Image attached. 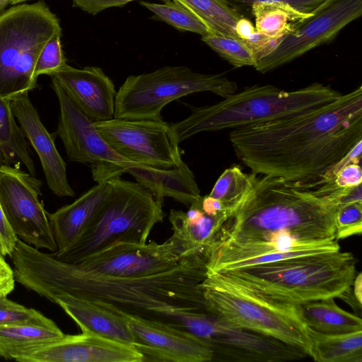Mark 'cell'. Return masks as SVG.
Returning a JSON list of instances; mask_svg holds the SVG:
<instances>
[{
	"label": "cell",
	"instance_id": "6",
	"mask_svg": "<svg viewBox=\"0 0 362 362\" xmlns=\"http://www.w3.org/2000/svg\"><path fill=\"white\" fill-rule=\"evenodd\" d=\"M107 181L110 194L90 224L66 248L50 253L53 257L77 264L115 245H143L163 221V204L139 183L120 176Z\"/></svg>",
	"mask_w": 362,
	"mask_h": 362
},
{
	"label": "cell",
	"instance_id": "38",
	"mask_svg": "<svg viewBox=\"0 0 362 362\" xmlns=\"http://www.w3.org/2000/svg\"><path fill=\"white\" fill-rule=\"evenodd\" d=\"M134 1L141 0H72L74 7L95 16L108 8L124 6L125 4ZM147 1V0H146ZM165 2L169 0H157Z\"/></svg>",
	"mask_w": 362,
	"mask_h": 362
},
{
	"label": "cell",
	"instance_id": "30",
	"mask_svg": "<svg viewBox=\"0 0 362 362\" xmlns=\"http://www.w3.org/2000/svg\"><path fill=\"white\" fill-rule=\"evenodd\" d=\"M139 3L151 11L155 19L165 22L176 29L195 33L201 36L212 34L199 18L172 0L161 4L146 0L139 1Z\"/></svg>",
	"mask_w": 362,
	"mask_h": 362
},
{
	"label": "cell",
	"instance_id": "42",
	"mask_svg": "<svg viewBox=\"0 0 362 362\" xmlns=\"http://www.w3.org/2000/svg\"><path fill=\"white\" fill-rule=\"evenodd\" d=\"M354 290L353 294L358 301V303L361 305L362 300V274L360 272L356 275L354 281Z\"/></svg>",
	"mask_w": 362,
	"mask_h": 362
},
{
	"label": "cell",
	"instance_id": "19",
	"mask_svg": "<svg viewBox=\"0 0 362 362\" xmlns=\"http://www.w3.org/2000/svg\"><path fill=\"white\" fill-rule=\"evenodd\" d=\"M50 76L57 80L70 99L93 122L114 117L117 91L101 68L78 69L66 64Z\"/></svg>",
	"mask_w": 362,
	"mask_h": 362
},
{
	"label": "cell",
	"instance_id": "5",
	"mask_svg": "<svg viewBox=\"0 0 362 362\" xmlns=\"http://www.w3.org/2000/svg\"><path fill=\"white\" fill-rule=\"evenodd\" d=\"M351 252H321L214 272L262 295L295 304L342 298L356 275Z\"/></svg>",
	"mask_w": 362,
	"mask_h": 362
},
{
	"label": "cell",
	"instance_id": "14",
	"mask_svg": "<svg viewBox=\"0 0 362 362\" xmlns=\"http://www.w3.org/2000/svg\"><path fill=\"white\" fill-rule=\"evenodd\" d=\"M104 140L118 154L136 164L168 169L181 160L170 124L163 119H112L94 122Z\"/></svg>",
	"mask_w": 362,
	"mask_h": 362
},
{
	"label": "cell",
	"instance_id": "21",
	"mask_svg": "<svg viewBox=\"0 0 362 362\" xmlns=\"http://www.w3.org/2000/svg\"><path fill=\"white\" fill-rule=\"evenodd\" d=\"M57 304L83 332L133 346L134 338L125 318L108 305L74 297H55Z\"/></svg>",
	"mask_w": 362,
	"mask_h": 362
},
{
	"label": "cell",
	"instance_id": "13",
	"mask_svg": "<svg viewBox=\"0 0 362 362\" xmlns=\"http://www.w3.org/2000/svg\"><path fill=\"white\" fill-rule=\"evenodd\" d=\"M362 14V0H325L296 23L276 47L258 59L255 69L266 73L328 42Z\"/></svg>",
	"mask_w": 362,
	"mask_h": 362
},
{
	"label": "cell",
	"instance_id": "22",
	"mask_svg": "<svg viewBox=\"0 0 362 362\" xmlns=\"http://www.w3.org/2000/svg\"><path fill=\"white\" fill-rule=\"evenodd\" d=\"M110 190L108 181L98 183L74 202L47 213L57 250L66 248L84 232L106 202Z\"/></svg>",
	"mask_w": 362,
	"mask_h": 362
},
{
	"label": "cell",
	"instance_id": "12",
	"mask_svg": "<svg viewBox=\"0 0 362 362\" xmlns=\"http://www.w3.org/2000/svg\"><path fill=\"white\" fill-rule=\"evenodd\" d=\"M41 181L16 165L0 166V205L16 235L37 249L57 250L40 199Z\"/></svg>",
	"mask_w": 362,
	"mask_h": 362
},
{
	"label": "cell",
	"instance_id": "37",
	"mask_svg": "<svg viewBox=\"0 0 362 362\" xmlns=\"http://www.w3.org/2000/svg\"><path fill=\"white\" fill-rule=\"evenodd\" d=\"M333 182L339 188H350L361 185V165L359 163H352L344 166L337 173Z\"/></svg>",
	"mask_w": 362,
	"mask_h": 362
},
{
	"label": "cell",
	"instance_id": "17",
	"mask_svg": "<svg viewBox=\"0 0 362 362\" xmlns=\"http://www.w3.org/2000/svg\"><path fill=\"white\" fill-rule=\"evenodd\" d=\"M11 359L21 362H144L136 348L82 332L22 350Z\"/></svg>",
	"mask_w": 362,
	"mask_h": 362
},
{
	"label": "cell",
	"instance_id": "41",
	"mask_svg": "<svg viewBox=\"0 0 362 362\" xmlns=\"http://www.w3.org/2000/svg\"><path fill=\"white\" fill-rule=\"evenodd\" d=\"M235 30L237 36L245 40L256 30V28L250 21L243 16L237 21Z\"/></svg>",
	"mask_w": 362,
	"mask_h": 362
},
{
	"label": "cell",
	"instance_id": "40",
	"mask_svg": "<svg viewBox=\"0 0 362 362\" xmlns=\"http://www.w3.org/2000/svg\"><path fill=\"white\" fill-rule=\"evenodd\" d=\"M13 269L0 255V296H7L15 287Z\"/></svg>",
	"mask_w": 362,
	"mask_h": 362
},
{
	"label": "cell",
	"instance_id": "8",
	"mask_svg": "<svg viewBox=\"0 0 362 362\" xmlns=\"http://www.w3.org/2000/svg\"><path fill=\"white\" fill-rule=\"evenodd\" d=\"M62 31L45 1L13 5L0 13V95L8 100L33 90L37 58L48 40Z\"/></svg>",
	"mask_w": 362,
	"mask_h": 362
},
{
	"label": "cell",
	"instance_id": "35",
	"mask_svg": "<svg viewBox=\"0 0 362 362\" xmlns=\"http://www.w3.org/2000/svg\"><path fill=\"white\" fill-rule=\"evenodd\" d=\"M336 240L344 239L362 232V202L340 206L335 219Z\"/></svg>",
	"mask_w": 362,
	"mask_h": 362
},
{
	"label": "cell",
	"instance_id": "32",
	"mask_svg": "<svg viewBox=\"0 0 362 362\" xmlns=\"http://www.w3.org/2000/svg\"><path fill=\"white\" fill-rule=\"evenodd\" d=\"M202 40L221 57L235 67L253 66L257 59L247 45L240 37L208 34L201 37Z\"/></svg>",
	"mask_w": 362,
	"mask_h": 362
},
{
	"label": "cell",
	"instance_id": "28",
	"mask_svg": "<svg viewBox=\"0 0 362 362\" xmlns=\"http://www.w3.org/2000/svg\"><path fill=\"white\" fill-rule=\"evenodd\" d=\"M199 18L212 34L238 37L237 21L243 17L224 0H172Z\"/></svg>",
	"mask_w": 362,
	"mask_h": 362
},
{
	"label": "cell",
	"instance_id": "1",
	"mask_svg": "<svg viewBox=\"0 0 362 362\" xmlns=\"http://www.w3.org/2000/svg\"><path fill=\"white\" fill-rule=\"evenodd\" d=\"M9 256L16 281L52 303L57 296L69 295L168 325L177 312L206 310L200 284L206 275V248L192 252L169 270L140 277L85 270L18 238Z\"/></svg>",
	"mask_w": 362,
	"mask_h": 362
},
{
	"label": "cell",
	"instance_id": "43",
	"mask_svg": "<svg viewBox=\"0 0 362 362\" xmlns=\"http://www.w3.org/2000/svg\"><path fill=\"white\" fill-rule=\"evenodd\" d=\"M10 5L8 0H0V13L4 11Z\"/></svg>",
	"mask_w": 362,
	"mask_h": 362
},
{
	"label": "cell",
	"instance_id": "10",
	"mask_svg": "<svg viewBox=\"0 0 362 362\" xmlns=\"http://www.w3.org/2000/svg\"><path fill=\"white\" fill-rule=\"evenodd\" d=\"M173 327L205 342L214 352L212 361L276 362L308 356L273 338L234 327L206 310L179 312Z\"/></svg>",
	"mask_w": 362,
	"mask_h": 362
},
{
	"label": "cell",
	"instance_id": "25",
	"mask_svg": "<svg viewBox=\"0 0 362 362\" xmlns=\"http://www.w3.org/2000/svg\"><path fill=\"white\" fill-rule=\"evenodd\" d=\"M24 165L35 175V165L25 139L11 107V100L0 95V166Z\"/></svg>",
	"mask_w": 362,
	"mask_h": 362
},
{
	"label": "cell",
	"instance_id": "23",
	"mask_svg": "<svg viewBox=\"0 0 362 362\" xmlns=\"http://www.w3.org/2000/svg\"><path fill=\"white\" fill-rule=\"evenodd\" d=\"M124 173L133 176L136 182L150 191L162 204L164 197H168L188 208L201 196L193 172L182 160L168 169L134 164L128 167Z\"/></svg>",
	"mask_w": 362,
	"mask_h": 362
},
{
	"label": "cell",
	"instance_id": "2",
	"mask_svg": "<svg viewBox=\"0 0 362 362\" xmlns=\"http://www.w3.org/2000/svg\"><path fill=\"white\" fill-rule=\"evenodd\" d=\"M229 139L251 173L319 187L362 141V86L311 112L233 129Z\"/></svg>",
	"mask_w": 362,
	"mask_h": 362
},
{
	"label": "cell",
	"instance_id": "20",
	"mask_svg": "<svg viewBox=\"0 0 362 362\" xmlns=\"http://www.w3.org/2000/svg\"><path fill=\"white\" fill-rule=\"evenodd\" d=\"M230 214L220 200L209 194L200 196L187 211L170 209L172 236L189 249L208 248Z\"/></svg>",
	"mask_w": 362,
	"mask_h": 362
},
{
	"label": "cell",
	"instance_id": "24",
	"mask_svg": "<svg viewBox=\"0 0 362 362\" xmlns=\"http://www.w3.org/2000/svg\"><path fill=\"white\" fill-rule=\"evenodd\" d=\"M334 298L299 304L307 327L324 334H344L362 331V320L341 309Z\"/></svg>",
	"mask_w": 362,
	"mask_h": 362
},
{
	"label": "cell",
	"instance_id": "11",
	"mask_svg": "<svg viewBox=\"0 0 362 362\" xmlns=\"http://www.w3.org/2000/svg\"><path fill=\"white\" fill-rule=\"evenodd\" d=\"M50 77L59 105L57 134L63 143L68 158L91 164L93 178L97 183L121 176L128 167L136 164L109 146L98 132L94 122L70 99L57 80Z\"/></svg>",
	"mask_w": 362,
	"mask_h": 362
},
{
	"label": "cell",
	"instance_id": "4",
	"mask_svg": "<svg viewBox=\"0 0 362 362\" xmlns=\"http://www.w3.org/2000/svg\"><path fill=\"white\" fill-rule=\"evenodd\" d=\"M342 93L330 86L313 83L286 91L272 85H255L211 105L189 106L191 114L170 124L174 143L201 132L238 129L296 117L322 107Z\"/></svg>",
	"mask_w": 362,
	"mask_h": 362
},
{
	"label": "cell",
	"instance_id": "18",
	"mask_svg": "<svg viewBox=\"0 0 362 362\" xmlns=\"http://www.w3.org/2000/svg\"><path fill=\"white\" fill-rule=\"evenodd\" d=\"M28 92L11 100V107L25 139L40 159L49 189L57 196H75L66 175V165L59 154L54 138L41 121Z\"/></svg>",
	"mask_w": 362,
	"mask_h": 362
},
{
	"label": "cell",
	"instance_id": "27",
	"mask_svg": "<svg viewBox=\"0 0 362 362\" xmlns=\"http://www.w3.org/2000/svg\"><path fill=\"white\" fill-rule=\"evenodd\" d=\"M64 334L56 325H14L0 327V357H11L30 347L62 338Z\"/></svg>",
	"mask_w": 362,
	"mask_h": 362
},
{
	"label": "cell",
	"instance_id": "44",
	"mask_svg": "<svg viewBox=\"0 0 362 362\" xmlns=\"http://www.w3.org/2000/svg\"><path fill=\"white\" fill-rule=\"evenodd\" d=\"M28 1H31V0H8L9 4L12 5V6L16 5V4H20L26 2Z\"/></svg>",
	"mask_w": 362,
	"mask_h": 362
},
{
	"label": "cell",
	"instance_id": "29",
	"mask_svg": "<svg viewBox=\"0 0 362 362\" xmlns=\"http://www.w3.org/2000/svg\"><path fill=\"white\" fill-rule=\"evenodd\" d=\"M250 8L255 17L256 30L274 39L281 38L296 23L310 15L281 3L257 2Z\"/></svg>",
	"mask_w": 362,
	"mask_h": 362
},
{
	"label": "cell",
	"instance_id": "3",
	"mask_svg": "<svg viewBox=\"0 0 362 362\" xmlns=\"http://www.w3.org/2000/svg\"><path fill=\"white\" fill-rule=\"evenodd\" d=\"M352 188H339L331 181L308 189L251 173L249 190L211 245L336 240V216Z\"/></svg>",
	"mask_w": 362,
	"mask_h": 362
},
{
	"label": "cell",
	"instance_id": "16",
	"mask_svg": "<svg viewBox=\"0 0 362 362\" xmlns=\"http://www.w3.org/2000/svg\"><path fill=\"white\" fill-rule=\"evenodd\" d=\"M104 304L125 318L133 335V346L143 354L144 362H206L213 360L211 349L193 334L165 322L127 314Z\"/></svg>",
	"mask_w": 362,
	"mask_h": 362
},
{
	"label": "cell",
	"instance_id": "33",
	"mask_svg": "<svg viewBox=\"0 0 362 362\" xmlns=\"http://www.w3.org/2000/svg\"><path fill=\"white\" fill-rule=\"evenodd\" d=\"M14 325L54 326L57 324L40 311L0 296V327Z\"/></svg>",
	"mask_w": 362,
	"mask_h": 362
},
{
	"label": "cell",
	"instance_id": "34",
	"mask_svg": "<svg viewBox=\"0 0 362 362\" xmlns=\"http://www.w3.org/2000/svg\"><path fill=\"white\" fill-rule=\"evenodd\" d=\"M61 36L62 31L56 33L42 48L33 72L36 81L39 76L46 74L50 76L67 64L62 50Z\"/></svg>",
	"mask_w": 362,
	"mask_h": 362
},
{
	"label": "cell",
	"instance_id": "39",
	"mask_svg": "<svg viewBox=\"0 0 362 362\" xmlns=\"http://www.w3.org/2000/svg\"><path fill=\"white\" fill-rule=\"evenodd\" d=\"M17 238L0 205V255L4 257L9 256L14 249Z\"/></svg>",
	"mask_w": 362,
	"mask_h": 362
},
{
	"label": "cell",
	"instance_id": "26",
	"mask_svg": "<svg viewBox=\"0 0 362 362\" xmlns=\"http://www.w3.org/2000/svg\"><path fill=\"white\" fill-rule=\"evenodd\" d=\"M310 356L317 362H362V331L324 334L309 328Z\"/></svg>",
	"mask_w": 362,
	"mask_h": 362
},
{
	"label": "cell",
	"instance_id": "9",
	"mask_svg": "<svg viewBox=\"0 0 362 362\" xmlns=\"http://www.w3.org/2000/svg\"><path fill=\"white\" fill-rule=\"evenodd\" d=\"M237 90V83L223 74H202L186 66H165L129 76L116 93L114 117L160 120L163 107L181 97L209 91L224 98Z\"/></svg>",
	"mask_w": 362,
	"mask_h": 362
},
{
	"label": "cell",
	"instance_id": "15",
	"mask_svg": "<svg viewBox=\"0 0 362 362\" xmlns=\"http://www.w3.org/2000/svg\"><path fill=\"white\" fill-rule=\"evenodd\" d=\"M197 250L189 249L171 235L160 244L151 241L143 245H115L76 264L112 276L140 277L169 270Z\"/></svg>",
	"mask_w": 362,
	"mask_h": 362
},
{
	"label": "cell",
	"instance_id": "31",
	"mask_svg": "<svg viewBox=\"0 0 362 362\" xmlns=\"http://www.w3.org/2000/svg\"><path fill=\"white\" fill-rule=\"evenodd\" d=\"M250 186L251 173H245L240 166L234 165L222 173L209 195L222 202L232 214Z\"/></svg>",
	"mask_w": 362,
	"mask_h": 362
},
{
	"label": "cell",
	"instance_id": "36",
	"mask_svg": "<svg viewBox=\"0 0 362 362\" xmlns=\"http://www.w3.org/2000/svg\"><path fill=\"white\" fill-rule=\"evenodd\" d=\"M236 8H250L257 2H274L288 5L304 14H310L325 0H224Z\"/></svg>",
	"mask_w": 362,
	"mask_h": 362
},
{
	"label": "cell",
	"instance_id": "7",
	"mask_svg": "<svg viewBox=\"0 0 362 362\" xmlns=\"http://www.w3.org/2000/svg\"><path fill=\"white\" fill-rule=\"evenodd\" d=\"M205 310L227 323L262 334L308 356L311 340L300 305L276 300L206 271L200 284Z\"/></svg>",
	"mask_w": 362,
	"mask_h": 362
}]
</instances>
